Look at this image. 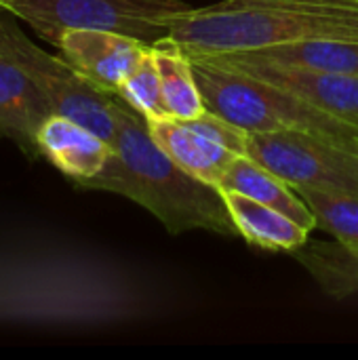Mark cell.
Returning <instances> with one entry per match:
<instances>
[{
    "label": "cell",
    "mask_w": 358,
    "mask_h": 360,
    "mask_svg": "<svg viewBox=\"0 0 358 360\" xmlns=\"http://www.w3.org/2000/svg\"><path fill=\"white\" fill-rule=\"evenodd\" d=\"M135 297L114 274L78 259H0V323L106 325Z\"/></svg>",
    "instance_id": "cell-3"
},
{
    "label": "cell",
    "mask_w": 358,
    "mask_h": 360,
    "mask_svg": "<svg viewBox=\"0 0 358 360\" xmlns=\"http://www.w3.org/2000/svg\"><path fill=\"white\" fill-rule=\"evenodd\" d=\"M314 213L317 228L331 234L342 247L358 255V198L348 194L321 192L312 188L295 190Z\"/></svg>",
    "instance_id": "cell-18"
},
{
    "label": "cell",
    "mask_w": 358,
    "mask_h": 360,
    "mask_svg": "<svg viewBox=\"0 0 358 360\" xmlns=\"http://www.w3.org/2000/svg\"><path fill=\"white\" fill-rule=\"evenodd\" d=\"M13 17V13L0 6V53L17 63L36 82V86L51 101L55 114L72 118L108 143H114L116 93L99 89L61 55H51L27 40Z\"/></svg>",
    "instance_id": "cell-6"
},
{
    "label": "cell",
    "mask_w": 358,
    "mask_h": 360,
    "mask_svg": "<svg viewBox=\"0 0 358 360\" xmlns=\"http://www.w3.org/2000/svg\"><path fill=\"white\" fill-rule=\"evenodd\" d=\"M49 42L65 27L106 30L150 46L169 38L173 19L192 4L184 0H0Z\"/></svg>",
    "instance_id": "cell-5"
},
{
    "label": "cell",
    "mask_w": 358,
    "mask_h": 360,
    "mask_svg": "<svg viewBox=\"0 0 358 360\" xmlns=\"http://www.w3.org/2000/svg\"><path fill=\"white\" fill-rule=\"evenodd\" d=\"M302 40L358 42V0H219L190 6L173 19L162 42L194 57Z\"/></svg>",
    "instance_id": "cell-2"
},
{
    "label": "cell",
    "mask_w": 358,
    "mask_h": 360,
    "mask_svg": "<svg viewBox=\"0 0 358 360\" xmlns=\"http://www.w3.org/2000/svg\"><path fill=\"white\" fill-rule=\"evenodd\" d=\"M190 57V55H188ZM209 59L217 65L243 72L262 82H268L281 91H287L302 101L342 118L358 127V76L357 74H335L317 72L306 68L281 65L251 59L243 53H217V55H194Z\"/></svg>",
    "instance_id": "cell-9"
},
{
    "label": "cell",
    "mask_w": 358,
    "mask_h": 360,
    "mask_svg": "<svg viewBox=\"0 0 358 360\" xmlns=\"http://www.w3.org/2000/svg\"><path fill=\"white\" fill-rule=\"evenodd\" d=\"M55 110L36 82L0 53V133L27 158H40L38 131Z\"/></svg>",
    "instance_id": "cell-12"
},
{
    "label": "cell",
    "mask_w": 358,
    "mask_h": 360,
    "mask_svg": "<svg viewBox=\"0 0 358 360\" xmlns=\"http://www.w3.org/2000/svg\"><path fill=\"white\" fill-rule=\"evenodd\" d=\"M219 192L241 232V238H245L251 247L295 253L298 249L308 245L310 230L298 224L295 219L287 217L285 213L234 190L219 188Z\"/></svg>",
    "instance_id": "cell-13"
},
{
    "label": "cell",
    "mask_w": 358,
    "mask_h": 360,
    "mask_svg": "<svg viewBox=\"0 0 358 360\" xmlns=\"http://www.w3.org/2000/svg\"><path fill=\"white\" fill-rule=\"evenodd\" d=\"M51 42L72 68L108 93H118L122 80L150 46L131 36L84 27H65Z\"/></svg>",
    "instance_id": "cell-10"
},
{
    "label": "cell",
    "mask_w": 358,
    "mask_h": 360,
    "mask_svg": "<svg viewBox=\"0 0 358 360\" xmlns=\"http://www.w3.org/2000/svg\"><path fill=\"white\" fill-rule=\"evenodd\" d=\"M154 57L160 72V89H162V103L167 116H175V118L200 116L207 110V105L200 95L198 82L194 78L190 57L165 42L154 46Z\"/></svg>",
    "instance_id": "cell-16"
},
{
    "label": "cell",
    "mask_w": 358,
    "mask_h": 360,
    "mask_svg": "<svg viewBox=\"0 0 358 360\" xmlns=\"http://www.w3.org/2000/svg\"><path fill=\"white\" fill-rule=\"evenodd\" d=\"M222 190H234L238 194H245L262 205H268L287 217L295 219L308 230L317 228L314 213L306 205V200L291 188L287 181H283L279 175H274L264 165L255 162L249 156H238L230 169L226 171L224 179L219 181Z\"/></svg>",
    "instance_id": "cell-14"
},
{
    "label": "cell",
    "mask_w": 358,
    "mask_h": 360,
    "mask_svg": "<svg viewBox=\"0 0 358 360\" xmlns=\"http://www.w3.org/2000/svg\"><path fill=\"white\" fill-rule=\"evenodd\" d=\"M156 146L194 177L219 186L238 156H247V133L205 110L196 118L148 116Z\"/></svg>",
    "instance_id": "cell-8"
},
{
    "label": "cell",
    "mask_w": 358,
    "mask_h": 360,
    "mask_svg": "<svg viewBox=\"0 0 358 360\" xmlns=\"http://www.w3.org/2000/svg\"><path fill=\"white\" fill-rule=\"evenodd\" d=\"M36 143L40 158L80 188L97 177L114 154L112 143L61 114H53L42 122Z\"/></svg>",
    "instance_id": "cell-11"
},
{
    "label": "cell",
    "mask_w": 358,
    "mask_h": 360,
    "mask_svg": "<svg viewBox=\"0 0 358 360\" xmlns=\"http://www.w3.org/2000/svg\"><path fill=\"white\" fill-rule=\"evenodd\" d=\"M295 259L321 289L338 300L358 295V255L340 243H312L295 251Z\"/></svg>",
    "instance_id": "cell-17"
},
{
    "label": "cell",
    "mask_w": 358,
    "mask_h": 360,
    "mask_svg": "<svg viewBox=\"0 0 358 360\" xmlns=\"http://www.w3.org/2000/svg\"><path fill=\"white\" fill-rule=\"evenodd\" d=\"M236 53H243L251 59L268 61V63L358 76V42L302 40V42L264 46L255 51H236Z\"/></svg>",
    "instance_id": "cell-15"
},
{
    "label": "cell",
    "mask_w": 358,
    "mask_h": 360,
    "mask_svg": "<svg viewBox=\"0 0 358 360\" xmlns=\"http://www.w3.org/2000/svg\"><path fill=\"white\" fill-rule=\"evenodd\" d=\"M209 112L249 133L306 131L358 154V127L243 72L190 57Z\"/></svg>",
    "instance_id": "cell-4"
},
{
    "label": "cell",
    "mask_w": 358,
    "mask_h": 360,
    "mask_svg": "<svg viewBox=\"0 0 358 360\" xmlns=\"http://www.w3.org/2000/svg\"><path fill=\"white\" fill-rule=\"evenodd\" d=\"M122 101H127L131 108L148 116H167L165 103H162V89H160V72L154 57V46H148L146 53L139 57L135 68L129 72V76L122 80L118 93Z\"/></svg>",
    "instance_id": "cell-19"
},
{
    "label": "cell",
    "mask_w": 358,
    "mask_h": 360,
    "mask_svg": "<svg viewBox=\"0 0 358 360\" xmlns=\"http://www.w3.org/2000/svg\"><path fill=\"white\" fill-rule=\"evenodd\" d=\"M247 156L291 188L358 198V154L306 131L249 133Z\"/></svg>",
    "instance_id": "cell-7"
},
{
    "label": "cell",
    "mask_w": 358,
    "mask_h": 360,
    "mask_svg": "<svg viewBox=\"0 0 358 360\" xmlns=\"http://www.w3.org/2000/svg\"><path fill=\"white\" fill-rule=\"evenodd\" d=\"M114 154L103 171L84 188L120 194L162 221L169 234L207 230L241 236L217 186L207 184L175 160L152 139L148 120L116 95Z\"/></svg>",
    "instance_id": "cell-1"
}]
</instances>
